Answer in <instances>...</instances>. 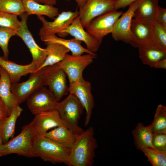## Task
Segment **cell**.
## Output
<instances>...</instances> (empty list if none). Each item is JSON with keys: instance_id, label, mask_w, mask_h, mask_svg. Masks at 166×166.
<instances>
[{"instance_id": "obj_30", "label": "cell", "mask_w": 166, "mask_h": 166, "mask_svg": "<svg viewBox=\"0 0 166 166\" xmlns=\"http://www.w3.org/2000/svg\"><path fill=\"white\" fill-rule=\"evenodd\" d=\"M0 11L19 16L25 12L21 0H0Z\"/></svg>"}, {"instance_id": "obj_18", "label": "cell", "mask_w": 166, "mask_h": 166, "mask_svg": "<svg viewBox=\"0 0 166 166\" xmlns=\"http://www.w3.org/2000/svg\"><path fill=\"white\" fill-rule=\"evenodd\" d=\"M139 57L142 63L153 67L158 61L166 58V49L155 40L138 48Z\"/></svg>"}, {"instance_id": "obj_24", "label": "cell", "mask_w": 166, "mask_h": 166, "mask_svg": "<svg viewBox=\"0 0 166 166\" xmlns=\"http://www.w3.org/2000/svg\"><path fill=\"white\" fill-rule=\"evenodd\" d=\"M11 84L8 74L0 66V97L10 113L19 105L16 97L11 90Z\"/></svg>"}, {"instance_id": "obj_27", "label": "cell", "mask_w": 166, "mask_h": 166, "mask_svg": "<svg viewBox=\"0 0 166 166\" xmlns=\"http://www.w3.org/2000/svg\"><path fill=\"white\" fill-rule=\"evenodd\" d=\"M46 45V49L47 50L46 57L44 63L38 70L60 62L70 51L64 45L58 43H51Z\"/></svg>"}, {"instance_id": "obj_23", "label": "cell", "mask_w": 166, "mask_h": 166, "mask_svg": "<svg viewBox=\"0 0 166 166\" xmlns=\"http://www.w3.org/2000/svg\"><path fill=\"white\" fill-rule=\"evenodd\" d=\"M40 39L45 45L51 43H57L64 45L71 51L72 55L74 56L81 55L84 53H94L83 47L81 45L82 42L74 38L66 39L58 38L55 34L41 36Z\"/></svg>"}, {"instance_id": "obj_17", "label": "cell", "mask_w": 166, "mask_h": 166, "mask_svg": "<svg viewBox=\"0 0 166 166\" xmlns=\"http://www.w3.org/2000/svg\"><path fill=\"white\" fill-rule=\"evenodd\" d=\"M153 23L132 19L131 26L132 39L129 44L138 48L154 40Z\"/></svg>"}, {"instance_id": "obj_38", "label": "cell", "mask_w": 166, "mask_h": 166, "mask_svg": "<svg viewBox=\"0 0 166 166\" xmlns=\"http://www.w3.org/2000/svg\"><path fill=\"white\" fill-rule=\"evenodd\" d=\"M156 69H166V58L158 61L153 67Z\"/></svg>"}, {"instance_id": "obj_25", "label": "cell", "mask_w": 166, "mask_h": 166, "mask_svg": "<svg viewBox=\"0 0 166 166\" xmlns=\"http://www.w3.org/2000/svg\"><path fill=\"white\" fill-rule=\"evenodd\" d=\"M25 11L28 15H45L54 19L59 14L58 9L53 6L42 4L33 0H21Z\"/></svg>"}, {"instance_id": "obj_5", "label": "cell", "mask_w": 166, "mask_h": 166, "mask_svg": "<svg viewBox=\"0 0 166 166\" xmlns=\"http://www.w3.org/2000/svg\"><path fill=\"white\" fill-rule=\"evenodd\" d=\"M84 108L77 97L69 94L62 101L59 102L57 110L62 120L75 133L79 134L83 131L78 123Z\"/></svg>"}, {"instance_id": "obj_39", "label": "cell", "mask_w": 166, "mask_h": 166, "mask_svg": "<svg viewBox=\"0 0 166 166\" xmlns=\"http://www.w3.org/2000/svg\"><path fill=\"white\" fill-rule=\"evenodd\" d=\"M35 2L44 5L53 6L56 4L57 0H33Z\"/></svg>"}, {"instance_id": "obj_9", "label": "cell", "mask_w": 166, "mask_h": 166, "mask_svg": "<svg viewBox=\"0 0 166 166\" xmlns=\"http://www.w3.org/2000/svg\"><path fill=\"white\" fill-rule=\"evenodd\" d=\"M28 16L26 12L19 16L21 18V25L16 31V36L23 40L29 49L32 57V62L35 65L37 70L45 61L47 50L46 48H42L37 44L29 30L27 23Z\"/></svg>"}, {"instance_id": "obj_14", "label": "cell", "mask_w": 166, "mask_h": 166, "mask_svg": "<svg viewBox=\"0 0 166 166\" xmlns=\"http://www.w3.org/2000/svg\"><path fill=\"white\" fill-rule=\"evenodd\" d=\"M114 0H88L85 6L79 10L78 16L84 28L95 18L114 9Z\"/></svg>"}, {"instance_id": "obj_43", "label": "cell", "mask_w": 166, "mask_h": 166, "mask_svg": "<svg viewBox=\"0 0 166 166\" xmlns=\"http://www.w3.org/2000/svg\"></svg>"}, {"instance_id": "obj_34", "label": "cell", "mask_w": 166, "mask_h": 166, "mask_svg": "<svg viewBox=\"0 0 166 166\" xmlns=\"http://www.w3.org/2000/svg\"><path fill=\"white\" fill-rule=\"evenodd\" d=\"M152 143L156 150L166 151V133H153Z\"/></svg>"}, {"instance_id": "obj_12", "label": "cell", "mask_w": 166, "mask_h": 166, "mask_svg": "<svg viewBox=\"0 0 166 166\" xmlns=\"http://www.w3.org/2000/svg\"><path fill=\"white\" fill-rule=\"evenodd\" d=\"M35 115L30 124L35 137L44 136L50 129L60 126H64L70 129L62 120L57 109Z\"/></svg>"}, {"instance_id": "obj_37", "label": "cell", "mask_w": 166, "mask_h": 166, "mask_svg": "<svg viewBox=\"0 0 166 166\" xmlns=\"http://www.w3.org/2000/svg\"><path fill=\"white\" fill-rule=\"evenodd\" d=\"M10 113L4 102L0 97V119L9 116Z\"/></svg>"}, {"instance_id": "obj_13", "label": "cell", "mask_w": 166, "mask_h": 166, "mask_svg": "<svg viewBox=\"0 0 166 166\" xmlns=\"http://www.w3.org/2000/svg\"><path fill=\"white\" fill-rule=\"evenodd\" d=\"M142 0L133 2L129 5L127 10L117 19L114 26L112 35L116 41L129 43L132 36L131 26L135 11Z\"/></svg>"}, {"instance_id": "obj_11", "label": "cell", "mask_w": 166, "mask_h": 166, "mask_svg": "<svg viewBox=\"0 0 166 166\" xmlns=\"http://www.w3.org/2000/svg\"><path fill=\"white\" fill-rule=\"evenodd\" d=\"M79 14L77 9L74 11H64L59 14L53 21L50 22L46 20L42 16H37L43 25L40 29L39 35L41 36L57 34L60 36Z\"/></svg>"}, {"instance_id": "obj_6", "label": "cell", "mask_w": 166, "mask_h": 166, "mask_svg": "<svg viewBox=\"0 0 166 166\" xmlns=\"http://www.w3.org/2000/svg\"><path fill=\"white\" fill-rule=\"evenodd\" d=\"M97 57L95 53L74 56L67 54L64 59L59 62L60 67L65 72L69 83L83 77V72Z\"/></svg>"}, {"instance_id": "obj_32", "label": "cell", "mask_w": 166, "mask_h": 166, "mask_svg": "<svg viewBox=\"0 0 166 166\" xmlns=\"http://www.w3.org/2000/svg\"><path fill=\"white\" fill-rule=\"evenodd\" d=\"M16 14L0 11V26L9 28L17 31L20 27L21 21Z\"/></svg>"}, {"instance_id": "obj_41", "label": "cell", "mask_w": 166, "mask_h": 166, "mask_svg": "<svg viewBox=\"0 0 166 166\" xmlns=\"http://www.w3.org/2000/svg\"><path fill=\"white\" fill-rule=\"evenodd\" d=\"M3 143L0 136V147L3 144Z\"/></svg>"}, {"instance_id": "obj_7", "label": "cell", "mask_w": 166, "mask_h": 166, "mask_svg": "<svg viewBox=\"0 0 166 166\" xmlns=\"http://www.w3.org/2000/svg\"><path fill=\"white\" fill-rule=\"evenodd\" d=\"M123 13L113 10L93 19L85 28L86 31L96 39L102 42L104 37L113 32L115 22Z\"/></svg>"}, {"instance_id": "obj_26", "label": "cell", "mask_w": 166, "mask_h": 166, "mask_svg": "<svg viewBox=\"0 0 166 166\" xmlns=\"http://www.w3.org/2000/svg\"><path fill=\"white\" fill-rule=\"evenodd\" d=\"M132 134L137 149L141 147L154 148L152 143L153 132L151 125L145 126L143 123L139 122Z\"/></svg>"}, {"instance_id": "obj_40", "label": "cell", "mask_w": 166, "mask_h": 166, "mask_svg": "<svg viewBox=\"0 0 166 166\" xmlns=\"http://www.w3.org/2000/svg\"><path fill=\"white\" fill-rule=\"evenodd\" d=\"M69 1L71 0H65ZM77 3L79 10L81 9L85 5L88 0H74Z\"/></svg>"}, {"instance_id": "obj_42", "label": "cell", "mask_w": 166, "mask_h": 166, "mask_svg": "<svg viewBox=\"0 0 166 166\" xmlns=\"http://www.w3.org/2000/svg\"><path fill=\"white\" fill-rule=\"evenodd\" d=\"M1 157L0 155V157Z\"/></svg>"}, {"instance_id": "obj_16", "label": "cell", "mask_w": 166, "mask_h": 166, "mask_svg": "<svg viewBox=\"0 0 166 166\" xmlns=\"http://www.w3.org/2000/svg\"><path fill=\"white\" fill-rule=\"evenodd\" d=\"M59 62L53 65L47 78L46 86L53 93L57 101L68 93L66 75L60 67Z\"/></svg>"}, {"instance_id": "obj_1", "label": "cell", "mask_w": 166, "mask_h": 166, "mask_svg": "<svg viewBox=\"0 0 166 166\" xmlns=\"http://www.w3.org/2000/svg\"><path fill=\"white\" fill-rule=\"evenodd\" d=\"M93 128L89 127L77 134L76 140L70 149L68 166H92L98 147Z\"/></svg>"}, {"instance_id": "obj_35", "label": "cell", "mask_w": 166, "mask_h": 166, "mask_svg": "<svg viewBox=\"0 0 166 166\" xmlns=\"http://www.w3.org/2000/svg\"><path fill=\"white\" fill-rule=\"evenodd\" d=\"M166 27V9L159 6L156 21Z\"/></svg>"}, {"instance_id": "obj_4", "label": "cell", "mask_w": 166, "mask_h": 166, "mask_svg": "<svg viewBox=\"0 0 166 166\" xmlns=\"http://www.w3.org/2000/svg\"><path fill=\"white\" fill-rule=\"evenodd\" d=\"M52 66H46L30 73L29 78L24 82L11 83V90L16 97L19 105L26 100L37 89L46 86L48 76Z\"/></svg>"}, {"instance_id": "obj_19", "label": "cell", "mask_w": 166, "mask_h": 166, "mask_svg": "<svg viewBox=\"0 0 166 166\" xmlns=\"http://www.w3.org/2000/svg\"><path fill=\"white\" fill-rule=\"evenodd\" d=\"M0 66L6 71L12 83L18 82L21 77L35 72L37 70L34 64L31 62L26 65H20L0 56Z\"/></svg>"}, {"instance_id": "obj_22", "label": "cell", "mask_w": 166, "mask_h": 166, "mask_svg": "<svg viewBox=\"0 0 166 166\" xmlns=\"http://www.w3.org/2000/svg\"><path fill=\"white\" fill-rule=\"evenodd\" d=\"M22 110L19 105H18L9 116L0 119V136L3 144L13 137L17 120Z\"/></svg>"}, {"instance_id": "obj_15", "label": "cell", "mask_w": 166, "mask_h": 166, "mask_svg": "<svg viewBox=\"0 0 166 166\" xmlns=\"http://www.w3.org/2000/svg\"><path fill=\"white\" fill-rule=\"evenodd\" d=\"M84 28L78 16L74 19L71 24L63 31L60 37H63L69 34L77 39L84 42L88 50L95 53L98 50L102 42L95 39Z\"/></svg>"}, {"instance_id": "obj_8", "label": "cell", "mask_w": 166, "mask_h": 166, "mask_svg": "<svg viewBox=\"0 0 166 166\" xmlns=\"http://www.w3.org/2000/svg\"><path fill=\"white\" fill-rule=\"evenodd\" d=\"M26 101L29 109L35 115L57 109L59 103L53 93L45 86L33 92Z\"/></svg>"}, {"instance_id": "obj_10", "label": "cell", "mask_w": 166, "mask_h": 166, "mask_svg": "<svg viewBox=\"0 0 166 166\" xmlns=\"http://www.w3.org/2000/svg\"><path fill=\"white\" fill-rule=\"evenodd\" d=\"M91 89V83L85 80L83 77L69 83L68 86V92L77 97L85 110V126L89 124L90 121L94 105Z\"/></svg>"}, {"instance_id": "obj_20", "label": "cell", "mask_w": 166, "mask_h": 166, "mask_svg": "<svg viewBox=\"0 0 166 166\" xmlns=\"http://www.w3.org/2000/svg\"><path fill=\"white\" fill-rule=\"evenodd\" d=\"M159 7L158 0H142L134 11L133 17L138 21L152 23L156 21Z\"/></svg>"}, {"instance_id": "obj_31", "label": "cell", "mask_w": 166, "mask_h": 166, "mask_svg": "<svg viewBox=\"0 0 166 166\" xmlns=\"http://www.w3.org/2000/svg\"><path fill=\"white\" fill-rule=\"evenodd\" d=\"M16 31L12 29L0 26V47L2 49L3 57L8 59L9 50L8 43L10 38L13 36L16 35Z\"/></svg>"}, {"instance_id": "obj_3", "label": "cell", "mask_w": 166, "mask_h": 166, "mask_svg": "<svg viewBox=\"0 0 166 166\" xmlns=\"http://www.w3.org/2000/svg\"><path fill=\"white\" fill-rule=\"evenodd\" d=\"M35 137L30 123L24 126L18 135L0 147L1 157L16 154L27 157H33Z\"/></svg>"}, {"instance_id": "obj_21", "label": "cell", "mask_w": 166, "mask_h": 166, "mask_svg": "<svg viewBox=\"0 0 166 166\" xmlns=\"http://www.w3.org/2000/svg\"><path fill=\"white\" fill-rule=\"evenodd\" d=\"M77 134L66 126L62 125L49 131L44 136L70 149L76 141Z\"/></svg>"}, {"instance_id": "obj_36", "label": "cell", "mask_w": 166, "mask_h": 166, "mask_svg": "<svg viewBox=\"0 0 166 166\" xmlns=\"http://www.w3.org/2000/svg\"><path fill=\"white\" fill-rule=\"evenodd\" d=\"M137 0H115L114 2V9L115 10L127 7L132 2Z\"/></svg>"}, {"instance_id": "obj_2", "label": "cell", "mask_w": 166, "mask_h": 166, "mask_svg": "<svg viewBox=\"0 0 166 166\" xmlns=\"http://www.w3.org/2000/svg\"><path fill=\"white\" fill-rule=\"evenodd\" d=\"M70 149L45 136L35 137L34 141L33 157H38L53 164L68 165Z\"/></svg>"}, {"instance_id": "obj_29", "label": "cell", "mask_w": 166, "mask_h": 166, "mask_svg": "<svg viewBox=\"0 0 166 166\" xmlns=\"http://www.w3.org/2000/svg\"><path fill=\"white\" fill-rule=\"evenodd\" d=\"M150 125L153 133H166V106L160 104L157 106Z\"/></svg>"}, {"instance_id": "obj_28", "label": "cell", "mask_w": 166, "mask_h": 166, "mask_svg": "<svg viewBox=\"0 0 166 166\" xmlns=\"http://www.w3.org/2000/svg\"><path fill=\"white\" fill-rule=\"evenodd\" d=\"M141 151L152 166H166V151H161L151 147H140Z\"/></svg>"}, {"instance_id": "obj_33", "label": "cell", "mask_w": 166, "mask_h": 166, "mask_svg": "<svg viewBox=\"0 0 166 166\" xmlns=\"http://www.w3.org/2000/svg\"><path fill=\"white\" fill-rule=\"evenodd\" d=\"M154 40L166 49V27L157 21L153 23Z\"/></svg>"}]
</instances>
